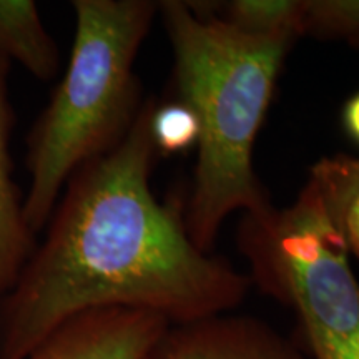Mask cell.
<instances>
[{
  "instance_id": "8fae6325",
  "label": "cell",
  "mask_w": 359,
  "mask_h": 359,
  "mask_svg": "<svg viewBox=\"0 0 359 359\" xmlns=\"http://www.w3.org/2000/svg\"><path fill=\"white\" fill-rule=\"evenodd\" d=\"M303 35L359 48V0H304Z\"/></svg>"
},
{
  "instance_id": "30bf717a",
  "label": "cell",
  "mask_w": 359,
  "mask_h": 359,
  "mask_svg": "<svg viewBox=\"0 0 359 359\" xmlns=\"http://www.w3.org/2000/svg\"><path fill=\"white\" fill-rule=\"evenodd\" d=\"M222 6L218 19L245 34L293 39L303 35L304 0H233Z\"/></svg>"
},
{
  "instance_id": "8992f818",
  "label": "cell",
  "mask_w": 359,
  "mask_h": 359,
  "mask_svg": "<svg viewBox=\"0 0 359 359\" xmlns=\"http://www.w3.org/2000/svg\"><path fill=\"white\" fill-rule=\"evenodd\" d=\"M168 325L143 309H90L57 326L27 359H142Z\"/></svg>"
},
{
  "instance_id": "ba28073f",
  "label": "cell",
  "mask_w": 359,
  "mask_h": 359,
  "mask_svg": "<svg viewBox=\"0 0 359 359\" xmlns=\"http://www.w3.org/2000/svg\"><path fill=\"white\" fill-rule=\"evenodd\" d=\"M0 58L43 82L58 74L60 52L32 0H0Z\"/></svg>"
},
{
  "instance_id": "9c48e42d",
  "label": "cell",
  "mask_w": 359,
  "mask_h": 359,
  "mask_svg": "<svg viewBox=\"0 0 359 359\" xmlns=\"http://www.w3.org/2000/svg\"><path fill=\"white\" fill-rule=\"evenodd\" d=\"M325 212L349 255L359 259V158L344 154L323 156L309 168Z\"/></svg>"
},
{
  "instance_id": "7c38bea8",
  "label": "cell",
  "mask_w": 359,
  "mask_h": 359,
  "mask_svg": "<svg viewBox=\"0 0 359 359\" xmlns=\"http://www.w3.org/2000/svg\"><path fill=\"white\" fill-rule=\"evenodd\" d=\"M150 127L156 154H183L190 147L198 145V118L185 103L178 100L165 105L156 103Z\"/></svg>"
},
{
  "instance_id": "4fadbf2b",
  "label": "cell",
  "mask_w": 359,
  "mask_h": 359,
  "mask_svg": "<svg viewBox=\"0 0 359 359\" xmlns=\"http://www.w3.org/2000/svg\"><path fill=\"white\" fill-rule=\"evenodd\" d=\"M341 122H343V128L348 137L359 145V92L349 97L348 102L344 103Z\"/></svg>"
},
{
  "instance_id": "5b68a950",
  "label": "cell",
  "mask_w": 359,
  "mask_h": 359,
  "mask_svg": "<svg viewBox=\"0 0 359 359\" xmlns=\"http://www.w3.org/2000/svg\"><path fill=\"white\" fill-rule=\"evenodd\" d=\"M142 359H309L263 320L223 313L168 325Z\"/></svg>"
},
{
  "instance_id": "3957f363",
  "label": "cell",
  "mask_w": 359,
  "mask_h": 359,
  "mask_svg": "<svg viewBox=\"0 0 359 359\" xmlns=\"http://www.w3.org/2000/svg\"><path fill=\"white\" fill-rule=\"evenodd\" d=\"M72 6L69 67L27 137L24 217L34 235L47 224L72 175L114 150L145 102L133 67L158 2L75 0Z\"/></svg>"
},
{
  "instance_id": "52a82bcc",
  "label": "cell",
  "mask_w": 359,
  "mask_h": 359,
  "mask_svg": "<svg viewBox=\"0 0 359 359\" xmlns=\"http://www.w3.org/2000/svg\"><path fill=\"white\" fill-rule=\"evenodd\" d=\"M8 62L0 58V296L11 290L35 248L24 217L22 193L13 180L8 140L12 111L7 97Z\"/></svg>"
},
{
  "instance_id": "7a4b0ae2",
  "label": "cell",
  "mask_w": 359,
  "mask_h": 359,
  "mask_svg": "<svg viewBox=\"0 0 359 359\" xmlns=\"http://www.w3.org/2000/svg\"><path fill=\"white\" fill-rule=\"evenodd\" d=\"M158 13L172 43L178 102L200 123L185 226L196 248L210 253L228 215L263 217L275 208L253 150L296 39L245 34L180 0L158 2Z\"/></svg>"
},
{
  "instance_id": "277c9868",
  "label": "cell",
  "mask_w": 359,
  "mask_h": 359,
  "mask_svg": "<svg viewBox=\"0 0 359 359\" xmlns=\"http://www.w3.org/2000/svg\"><path fill=\"white\" fill-rule=\"evenodd\" d=\"M240 250L251 285L294 311L309 359H359V281L311 183L286 208L245 217Z\"/></svg>"
},
{
  "instance_id": "6da1fadb",
  "label": "cell",
  "mask_w": 359,
  "mask_h": 359,
  "mask_svg": "<svg viewBox=\"0 0 359 359\" xmlns=\"http://www.w3.org/2000/svg\"><path fill=\"white\" fill-rule=\"evenodd\" d=\"M155 105L147 98L127 137L65 183L43 241L0 296V359H27L90 309H143L175 325L245 302L250 276L196 248L182 201L161 203L151 191Z\"/></svg>"
}]
</instances>
